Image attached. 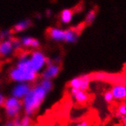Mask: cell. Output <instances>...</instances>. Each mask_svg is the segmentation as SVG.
Returning a JSON list of instances; mask_svg holds the SVG:
<instances>
[{
    "mask_svg": "<svg viewBox=\"0 0 126 126\" xmlns=\"http://www.w3.org/2000/svg\"><path fill=\"white\" fill-rule=\"evenodd\" d=\"M38 73H36L30 61L28 54L21 55L16 66L9 72L10 79L16 83L33 82L36 79Z\"/></svg>",
    "mask_w": 126,
    "mask_h": 126,
    "instance_id": "cell-1",
    "label": "cell"
},
{
    "mask_svg": "<svg viewBox=\"0 0 126 126\" xmlns=\"http://www.w3.org/2000/svg\"><path fill=\"white\" fill-rule=\"evenodd\" d=\"M47 93L45 89L40 83L32 87L28 93L21 99L25 114L29 116L33 115L41 107Z\"/></svg>",
    "mask_w": 126,
    "mask_h": 126,
    "instance_id": "cell-2",
    "label": "cell"
},
{
    "mask_svg": "<svg viewBox=\"0 0 126 126\" xmlns=\"http://www.w3.org/2000/svg\"><path fill=\"white\" fill-rule=\"evenodd\" d=\"M3 106L5 115L10 118L18 116L21 111L23 109L22 100L12 95L5 99Z\"/></svg>",
    "mask_w": 126,
    "mask_h": 126,
    "instance_id": "cell-3",
    "label": "cell"
},
{
    "mask_svg": "<svg viewBox=\"0 0 126 126\" xmlns=\"http://www.w3.org/2000/svg\"><path fill=\"white\" fill-rule=\"evenodd\" d=\"M29 56L32 66L36 73H39L47 65V59L41 51L34 50L31 54H29Z\"/></svg>",
    "mask_w": 126,
    "mask_h": 126,
    "instance_id": "cell-4",
    "label": "cell"
},
{
    "mask_svg": "<svg viewBox=\"0 0 126 126\" xmlns=\"http://www.w3.org/2000/svg\"><path fill=\"white\" fill-rule=\"evenodd\" d=\"M59 72H60V66L54 63L53 61L47 59L46 67L41 73V78L52 79L58 75Z\"/></svg>",
    "mask_w": 126,
    "mask_h": 126,
    "instance_id": "cell-5",
    "label": "cell"
},
{
    "mask_svg": "<svg viewBox=\"0 0 126 126\" xmlns=\"http://www.w3.org/2000/svg\"><path fill=\"white\" fill-rule=\"evenodd\" d=\"M32 87L27 82L18 83L12 90V95L18 99H22L30 91Z\"/></svg>",
    "mask_w": 126,
    "mask_h": 126,
    "instance_id": "cell-6",
    "label": "cell"
},
{
    "mask_svg": "<svg viewBox=\"0 0 126 126\" xmlns=\"http://www.w3.org/2000/svg\"><path fill=\"white\" fill-rule=\"evenodd\" d=\"M47 34L50 38L54 41L62 42L66 41V29L63 30L58 28H50L48 29Z\"/></svg>",
    "mask_w": 126,
    "mask_h": 126,
    "instance_id": "cell-7",
    "label": "cell"
},
{
    "mask_svg": "<svg viewBox=\"0 0 126 126\" xmlns=\"http://www.w3.org/2000/svg\"><path fill=\"white\" fill-rule=\"evenodd\" d=\"M114 99L118 101L126 99V86L123 84H115L112 88Z\"/></svg>",
    "mask_w": 126,
    "mask_h": 126,
    "instance_id": "cell-8",
    "label": "cell"
},
{
    "mask_svg": "<svg viewBox=\"0 0 126 126\" xmlns=\"http://www.w3.org/2000/svg\"><path fill=\"white\" fill-rule=\"evenodd\" d=\"M14 50L15 49L13 47L12 40L6 39L1 42V44H0V54L2 57H7L11 55Z\"/></svg>",
    "mask_w": 126,
    "mask_h": 126,
    "instance_id": "cell-9",
    "label": "cell"
},
{
    "mask_svg": "<svg viewBox=\"0 0 126 126\" xmlns=\"http://www.w3.org/2000/svg\"><path fill=\"white\" fill-rule=\"evenodd\" d=\"M22 46L25 47H32L33 49H37L40 47V42L38 39L34 38L32 37L25 36L21 39Z\"/></svg>",
    "mask_w": 126,
    "mask_h": 126,
    "instance_id": "cell-10",
    "label": "cell"
},
{
    "mask_svg": "<svg viewBox=\"0 0 126 126\" xmlns=\"http://www.w3.org/2000/svg\"><path fill=\"white\" fill-rule=\"evenodd\" d=\"M71 95L76 100V102L79 103V104H84V103H86L89 100V95L84 90H78V91L76 93H74Z\"/></svg>",
    "mask_w": 126,
    "mask_h": 126,
    "instance_id": "cell-11",
    "label": "cell"
},
{
    "mask_svg": "<svg viewBox=\"0 0 126 126\" xmlns=\"http://www.w3.org/2000/svg\"><path fill=\"white\" fill-rule=\"evenodd\" d=\"M32 25V21L30 20H23L18 22L14 26L13 30L15 32H21L28 29Z\"/></svg>",
    "mask_w": 126,
    "mask_h": 126,
    "instance_id": "cell-12",
    "label": "cell"
},
{
    "mask_svg": "<svg viewBox=\"0 0 126 126\" xmlns=\"http://www.w3.org/2000/svg\"><path fill=\"white\" fill-rule=\"evenodd\" d=\"M61 21L63 24H69L73 19V12L70 9H63L61 13Z\"/></svg>",
    "mask_w": 126,
    "mask_h": 126,
    "instance_id": "cell-13",
    "label": "cell"
},
{
    "mask_svg": "<svg viewBox=\"0 0 126 126\" xmlns=\"http://www.w3.org/2000/svg\"><path fill=\"white\" fill-rule=\"evenodd\" d=\"M78 35L73 29H66V43H75L77 40Z\"/></svg>",
    "mask_w": 126,
    "mask_h": 126,
    "instance_id": "cell-14",
    "label": "cell"
},
{
    "mask_svg": "<svg viewBox=\"0 0 126 126\" xmlns=\"http://www.w3.org/2000/svg\"><path fill=\"white\" fill-rule=\"evenodd\" d=\"M80 90L86 91L89 86H90V77L89 75H83L80 77Z\"/></svg>",
    "mask_w": 126,
    "mask_h": 126,
    "instance_id": "cell-15",
    "label": "cell"
},
{
    "mask_svg": "<svg viewBox=\"0 0 126 126\" xmlns=\"http://www.w3.org/2000/svg\"><path fill=\"white\" fill-rule=\"evenodd\" d=\"M40 84L45 89L46 91L49 93L53 87V83L51 82V79H42L40 82Z\"/></svg>",
    "mask_w": 126,
    "mask_h": 126,
    "instance_id": "cell-16",
    "label": "cell"
},
{
    "mask_svg": "<svg viewBox=\"0 0 126 126\" xmlns=\"http://www.w3.org/2000/svg\"><path fill=\"white\" fill-rule=\"evenodd\" d=\"M95 17H96V13H95V10H91V11L89 12L86 15V24H88V25L92 24L93 22L95 21Z\"/></svg>",
    "mask_w": 126,
    "mask_h": 126,
    "instance_id": "cell-17",
    "label": "cell"
},
{
    "mask_svg": "<svg viewBox=\"0 0 126 126\" xmlns=\"http://www.w3.org/2000/svg\"><path fill=\"white\" fill-rule=\"evenodd\" d=\"M80 85H81L80 77L73 78L70 80V88H75V89H78V90H80Z\"/></svg>",
    "mask_w": 126,
    "mask_h": 126,
    "instance_id": "cell-18",
    "label": "cell"
},
{
    "mask_svg": "<svg viewBox=\"0 0 126 126\" xmlns=\"http://www.w3.org/2000/svg\"><path fill=\"white\" fill-rule=\"evenodd\" d=\"M104 99L108 103L112 102L115 99L112 91H107V92L105 93V94H104Z\"/></svg>",
    "mask_w": 126,
    "mask_h": 126,
    "instance_id": "cell-19",
    "label": "cell"
},
{
    "mask_svg": "<svg viewBox=\"0 0 126 126\" xmlns=\"http://www.w3.org/2000/svg\"><path fill=\"white\" fill-rule=\"evenodd\" d=\"M32 123L31 117L29 115H25L23 118H21V126H28Z\"/></svg>",
    "mask_w": 126,
    "mask_h": 126,
    "instance_id": "cell-20",
    "label": "cell"
},
{
    "mask_svg": "<svg viewBox=\"0 0 126 126\" xmlns=\"http://www.w3.org/2000/svg\"><path fill=\"white\" fill-rule=\"evenodd\" d=\"M12 43H13V47L15 50H18L22 47V44L21 40L18 39H14L12 40Z\"/></svg>",
    "mask_w": 126,
    "mask_h": 126,
    "instance_id": "cell-21",
    "label": "cell"
},
{
    "mask_svg": "<svg viewBox=\"0 0 126 126\" xmlns=\"http://www.w3.org/2000/svg\"><path fill=\"white\" fill-rule=\"evenodd\" d=\"M117 112L122 115H126V104H122L118 106Z\"/></svg>",
    "mask_w": 126,
    "mask_h": 126,
    "instance_id": "cell-22",
    "label": "cell"
},
{
    "mask_svg": "<svg viewBox=\"0 0 126 126\" xmlns=\"http://www.w3.org/2000/svg\"><path fill=\"white\" fill-rule=\"evenodd\" d=\"M115 117L122 122V125L124 126H126V115H121L120 113H118L117 112V113L115 114Z\"/></svg>",
    "mask_w": 126,
    "mask_h": 126,
    "instance_id": "cell-23",
    "label": "cell"
},
{
    "mask_svg": "<svg viewBox=\"0 0 126 126\" xmlns=\"http://www.w3.org/2000/svg\"><path fill=\"white\" fill-rule=\"evenodd\" d=\"M14 124L15 126H21V118H20L18 116L14 118Z\"/></svg>",
    "mask_w": 126,
    "mask_h": 126,
    "instance_id": "cell-24",
    "label": "cell"
},
{
    "mask_svg": "<svg viewBox=\"0 0 126 126\" xmlns=\"http://www.w3.org/2000/svg\"><path fill=\"white\" fill-rule=\"evenodd\" d=\"M11 34V32L10 31H4L1 33V38H6L10 37Z\"/></svg>",
    "mask_w": 126,
    "mask_h": 126,
    "instance_id": "cell-25",
    "label": "cell"
},
{
    "mask_svg": "<svg viewBox=\"0 0 126 126\" xmlns=\"http://www.w3.org/2000/svg\"><path fill=\"white\" fill-rule=\"evenodd\" d=\"M5 95L3 94H0V104H1V106H3L4 104V102L5 101Z\"/></svg>",
    "mask_w": 126,
    "mask_h": 126,
    "instance_id": "cell-26",
    "label": "cell"
},
{
    "mask_svg": "<svg viewBox=\"0 0 126 126\" xmlns=\"http://www.w3.org/2000/svg\"><path fill=\"white\" fill-rule=\"evenodd\" d=\"M77 126H87V125H89V123H88L87 121H83V122H81L80 123L77 124Z\"/></svg>",
    "mask_w": 126,
    "mask_h": 126,
    "instance_id": "cell-27",
    "label": "cell"
},
{
    "mask_svg": "<svg viewBox=\"0 0 126 126\" xmlns=\"http://www.w3.org/2000/svg\"><path fill=\"white\" fill-rule=\"evenodd\" d=\"M5 126H15V124H14V120H11V121H9L7 122L5 124Z\"/></svg>",
    "mask_w": 126,
    "mask_h": 126,
    "instance_id": "cell-28",
    "label": "cell"
},
{
    "mask_svg": "<svg viewBox=\"0 0 126 126\" xmlns=\"http://www.w3.org/2000/svg\"><path fill=\"white\" fill-rule=\"evenodd\" d=\"M51 15H52V12H51V10L48 9V10L46 11V16H47V17H50V16H51Z\"/></svg>",
    "mask_w": 126,
    "mask_h": 126,
    "instance_id": "cell-29",
    "label": "cell"
}]
</instances>
